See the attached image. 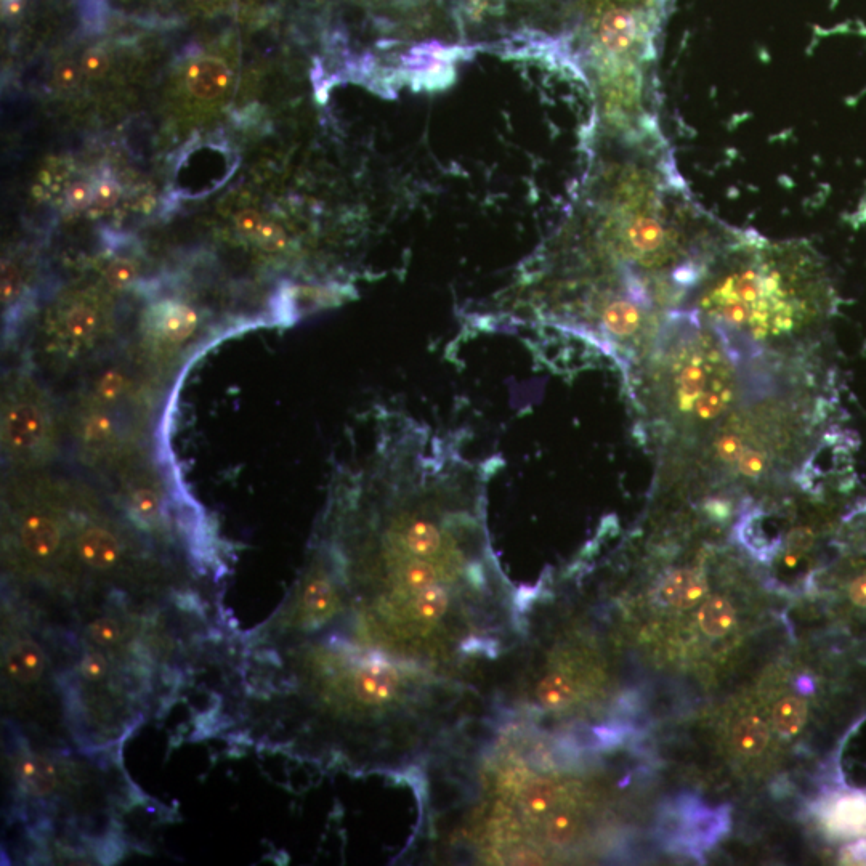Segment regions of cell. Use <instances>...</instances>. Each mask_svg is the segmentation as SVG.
Returning <instances> with one entry per match:
<instances>
[{"label": "cell", "mask_w": 866, "mask_h": 866, "mask_svg": "<svg viewBox=\"0 0 866 866\" xmlns=\"http://www.w3.org/2000/svg\"><path fill=\"white\" fill-rule=\"evenodd\" d=\"M122 405H105L85 395L76 406L71 432L82 459L94 464L119 461L132 443L122 422Z\"/></svg>", "instance_id": "9"}, {"label": "cell", "mask_w": 866, "mask_h": 866, "mask_svg": "<svg viewBox=\"0 0 866 866\" xmlns=\"http://www.w3.org/2000/svg\"><path fill=\"white\" fill-rule=\"evenodd\" d=\"M81 66H77L73 61H65L57 66L53 73V81L60 89H71L79 82L82 76Z\"/></svg>", "instance_id": "30"}, {"label": "cell", "mask_w": 866, "mask_h": 866, "mask_svg": "<svg viewBox=\"0 0 866 866\" xmlns=\"http://www.w3.org/2000/svg\"><path fill=\"white\" fill-rule=\"evenodd\" d=\"M7 520L10 546L26 568L50 570L73 551L71 498L57 483L29 478L10 486Z\"/></svg>", "instance_id": "5"}, {"label": "cell", "mask_w": 866, "mask_h": 866, "mask_svg": "<svg viewBox=\"0 0 866 866\" xmlns=\"http://www.w3.org/2000/svg\"><path fill=\"white\" fill-rule=\"evenodd\" d=\"M831 305L825 267L807 244L737 235L685 308L753 352L802 353Z\"/></svg>", "instance_id": "3"}, {"label": "cell", "mask_w": 866, "mask_h": 866, "mask_svg": "<svg viewBox=\"0 0 866 866\" xmlns=\"http://www.w3.org/2000/svg\"><path fill=\"white\" fill-rule=\"evenodd\" d=\"M110 332V315L100 300L71 297L47 318L42 332V353L55 365H73L97 352Z\"/></svg>", "instance_id": "7"}, {"label": "cell", "mask_w": 866, "mask_h": 866, "mask_svg": "<svg viewBox=\"0 0 866 866\" xmlns=\"http://www.w3.org/2000/svg\"><path fill=\"white\" fill-rule=\"evenodd\" d=\"M708 581L701 571L693 568L672 570L658 581L656 600L666 607L690 608L705 599Z\"/></svg>", "instance_id": "13"}, {"label": "cell", "mask_w": 866, "mask_h": 866, "mask_svg": "<svg viewBox=\"0 0 866 866\" xmlns=\"http://www.w3.org/2000/svg\"><path fill=\"white\" fill-rule=\"evenodd\" d=\"M255 243L260 247H264L267 251H280L286 244V235L278 225L264 222V225L259 228V231L252 236Z\"/></svg>", "instance_id": "26"}, {"label": "cell", "mask_w": 866, "mask_h": 866, "mask_svg": "<svg viewBox=\"0 0 866 866\" xmlns=\"http://www.w3.org/2000/svg\"><path fill=\"white\" fill-rule=\"evenodd\" d=\"M87 634L98 647H113L122 639V628L118 620L103 616L90 624Z\"/></svg>", "instance_id": "22"}, {"label": "cell", "mask_w": 866, "mask_h": 866, "mask_svg": "<svg viewBox=\"0 0 866 866\" xmlns=\"http://www.w3.org/2000/svg\"><path fill=\"white\" fill-rule=\"evenodd\" d=\"M58 416L47 390L31 374L17 373L2 397V451L15 469L34 470L58 453Z\"/></svg>", "instance_id": "6"}, {"label": "cell", "mask_w": 866, "mask_h": 866, "mask_svg": "<svg viewBox=\"0 0 866 866\" xmlns=\"http://www.w3.org/2000/svg\"><path fill=\"white\" fill-rule=\"evenodd\" d=\"M108 672V661L102 653H89L81 663V674L89 682H98Z\"/></svg>", "instance_id": "28"}, {"label": "cell", "mask_w": 866, "mask_h": 866, "mask_svg": "<svg viewBox=\"0 0 866 866\" xmlns=\"http://www.w3.org/2000/svg\"><path fill=\"white\" fill-rule=\"evenodd\" d=\"M773 725L782 735H794L806 724L807 705L801 698H785L773 708Z\"/></svg>", "instance_id": "21"}, {"label": "cell", "mask_w": 866, "mask_h": 866, "mask_svg": "<svg viewBox=\"0 0 866 866\" xmlns=\"http://www.w3.org/2000/svg\"><path fill=\"white\" fill-rule=\"evenodd\" d=\"M23 288V276L20 268L12 262L2 264V304L12 305L20 296Z\"/></svg>", "instance_id": "24"}, {"label": "cell", "mask_w": 866, "mask_h": 866, "mask_svg": "<svg viewBox=\"0 0 866 866\" xmlns=\"http://www.w3.org/2000/svg\"><path fill=\"white\" fill-rule=\"evenodd\" d=\"M199 315L195 308L182 302L166 300L148 312L146 331L151 344L162 349H174L191 339L198 329Z\"/></svg>", "instance_id": "11"}, {"label": "cell", "mask_w": 866, "mask_h": 866, "mask_svg": "<svg viewBox=\"0 0 866 866\" xmlns=\"http://www.w3.org/2000/svg\"><path fill=\"white\" fill-rule=\"evenodd\" d=\"M849 595L857 607H866V575L858 576L854 583L850 584Z\"/></svg>", "instance_id": "33"}, {"label": "cell", "mask_w": 866, "mask_h": 866, "mask_svg": "<svg viewBox=\"0 0 866 866\" xmlns=\"http://www.w3.org/2000/svg\"><path fill=\"white\" fill-rule=\"evenodd\" d=\"M264 222L265 220L262 219V215L259 212L243 211L239 212L238 217H236V228L243 235L251 236L252 238L259 231V228L264 225Z\"/></svg>", "instance_id": "31"}, {"label": "cell", "mask_w": 866, "mask_h": 866, "mask_svg": "<svg viewBox=\"0 0 866 866\" xmlns=\"http://www.w3.org/2000/svg\"><path fill=\"white\" fill-rule=\"evenodd\" d=\"M230 81V68L217 58L195 61L187 71V85L191 94L207 102L219 98L228 89Z\"/></svg>", "instance_id": "14"}, {"label": "cell", "mask_w": 866, "mask_h": 866, "mask_svg": "<svg viewBox=\"0 0 866 866\" xmlns=\"http://www.w3.org/2000/svg\"><path fill=\"white\" fill-rule=\"evenodd\" d=\"M700 624L708 636H725L735 624V608L724 597H713L701 608Z\"/></svg>", "instance_id": "20"}, {"label": "cell", "mask_w": 866, "mask_h": 866, "mask_svg": "<svg viewBox=\"0 0 866 866\" xmlns=\"http://www.w3.org/2000/svg\"><path fill=\"white\" fill-rule=\"evenodd\" d=\"M66 204L73 211H82L87 209L90 204H94V187H90L89 183L76 182L66 190Z\"/></svg>", "instance_id": "27"}, {"label": "cell", "mask_w": 866, "mask_h": 866, "mask_svg": "<svg viewBox=\"0 0 866 866\" xmlns=\"http://www.w3.org/2000/svg\"><path fill=\"white\" fill-rule=\"evenodd\" d=\"M482 462L440 435L382 440L329 607L283 624L304 724L366 772L414 780L488 716L525 628L486 522Z\"/></svg>", "instance_id": "1"}, {"label": "cell", "mask_w": 866, "mask_h": 866, "mask_svg": "<svg viewBox=\"0 0 866 866\" xmlns=\"http://www.w3.org/2000/svg\"><path fill=\"white\" fill-rule=\"evenodd\" d=\"M137 276V267L134 262L127 259L116 260L110 267L106 268L105 278L106 283L110 284L111 288L121 289L127 284L132 283Z\"/></svg>", "instance_id": "25"}, {"label": "cell", "mask_w": 866, "mask_h": 866, "mask_svg": "<svg viewBox=\"0 0 866 866\" xmlns=\"http://www.w3.org/2000/svg\"><path fill=\"white\" fill-rule=\"evenodd\" d=\"M122 480V493L126 498L130 514L134 515L137 522L143 523L145 527H158L162 520V498L161 483L154 477L151 470L146 467H137L126 472Z\"/></svg>", "instance_id": "12"}, {"label": "cell", "mask_w": 866, "mask_h": 866, "mask_svg": "<svg viewBox=\"0 0 866 866\" xmlns=\"http://www.w3.org/2000/svg\"><path fill=\"white\" fill-rule=\"evenodd\" d=\"M132 395V382L121 369H108L95 379L87 397L105 405L121 406Z\"/></svg>", "instance_id": "18"}, {"label": "cell", "mask_w": 866, "mask_h": 866, "mask_svg": "<svg viewBox=\"0 0 866 866\" xmlns=\"http://www.w3.org/2000/svg\"><path fill=\"white\" fill-rule=\"evenodd\" d=\"M660 831L669 846L701 858L730 831V809L706 807L697 796L682 794L663 810Z\"/></svg>", "instance_id": "8"}, {"label": "cell", "mask_w": 866, "mask_h": 866, "mask_svg": "<svg viewBox=\"0 0 866 866\" xmlns=\"http://www.w3.org/2000/svg\"><path fill=\"white\" fill-rule=\"evenodd\" d=\"M842 862L847 865H866V841L850 844L842 852Z\"/></svg>", "instance_id": "32"}, {"label": "cell", "mask_w": 866, "mask_h": 866, "mask_svg": "<svg viewBox=\"0 0 866 866\" xmlns=\"http://www.w3.org/2000/svg\"><path fill=\"white\" fill-rule=\"evenodd\" d=\"M807 353L762 358L743 400L687 450L661 458L666 482L756 486L794 482L812 464L822 400Z\"/></svg>", "instance_id": "2"}, {"label": "cell", "mask_w": 866, "mask_h": 866, "mask_svg": "<svg viewBox=\"0 0 866 866\" xmlns=\"http://www.w3.org/2000/svg\"><path fill=\"white\" fill-rule=\"evenodd\" d=\"M798 687L802 693H809V692H812V690H814V684H812V682H810L809 679H801V682H799Z\"/></svg>", "instance_id": "34"}, {"label": "cell", "mask_w": 866, "mask_h": 866, "mask_svg": "<svg viewBox=\"0 0 866 866\" xmlns=\"http://www.w3.org/2000/svg\"><path fill=\"white\" fill-rule=\"evenodd\" d=\"M121 198V187L113 175L103 174L94 185V204L100 209H110Z\"/></svg>", "instance_id": "23"}, {"label": "cell", "mask_w": 866, "mask_h": 866, "mask_svg": "<svg viewBox=\"0 0 866 866\" xmlns=\"http://www.w3.org/2000/svg\"><path fill=\"white\" fill-rule=\"evenodd\" d=\"M732 741L738 753L756 756L769 743V727L759 717H746L733 729Z\"/></svg>", "instance_id": "19"}, {"label": "cell", "mask_w": 866, "mask_h": 866, "mask_svg": "<svg viewBox=\"0 0 866 866\" xmlns=\"http://www.w3.org/2000/svg\"><path fill=\"white\" fill-rule=\"evenodd\" d=\"M45 653L34 640H20L7 653V674L20 684H33L45 671Z\"/></svg>", "instance_id": "15"}, {"label": "cell", "mask_w": 866, "mask_h": 866, "mask_svg": "<svg viewBox=\"0 0 866 866\" xmlns=\"http://www.w3.org/2000/svg\"><path fill=\"white\" fill-rule=\"evenodd\" d=\"M73 551L87 570L110 573L126 560L121 533L105 518L74 514Z\"/></svg>", "instance_id": "10"}, {"label": "cell", "mask_w": 866, "mask_h": 866, "mask_svg": "<svg viewBox=\"0 0 866 866\" xmlns=\"http://www.w3.org/2000/svg\"><path fill=\"white\" fill-rule=\"evenodd\" d=\"M18 773H20V782L34 796H47L57 788V767L45 757H21Z\"/></svg>", "instance_id": "17"}, {"label": "cell", "mask_w": 866, "mask_h": 866, "mask_svg": "<svg viewBox=\"0 0 866 866\" xmlns=\"http://www.w3.org/2000/svg\"><path fill=\"white\" fill-rule=\"evenodd\" d=\"M828 825L836 834H857L866 828V796L849 794L834 802Z\"/></svg>", "instance_id": "16"}, {"label": "cell", "mask_w": 866, "mask_h": 866, "mask_svg": "<svg viewBox=\"0 0 866 866\" xmlns=\"http://www.w3.org/2000/svg\"><path fill=\"white\" fill-rule=\"evenodd\" d=\"M108 55L103 50L94 49L85 53L81 61V69L84 76L87 77H102L108 69Z\"/></svg>", "instance_id": "29"}, {"label": "cell", "mask_w": 866, "mask_h": 866, "mask_svg": "<svg viewBox=\"0 0 866 866\" xmlns=\"http://www.w3.org/2000/svg\"><path fill=\"white\" fill-rule=\"evenodd\" d=\"M765 352H753L690 308L669 315L626 377L660 459L700 442L743 400Z\"/></svg>", "instance_id": "4"}, {"label": "cell", "mask_w": 866, "mask_h": 866, "mask_svg": "<svg viewBox=\"0 0 866 866\" xmlns=\"http://www.w3.org/2000/svg\"><path fill=\"white\" fill-rule=\"evenodd\" d=\"M5 5H7L9 12H18L20 10V0H7Z\"/></svg>", "instance_id": "35"}]
</instances>
